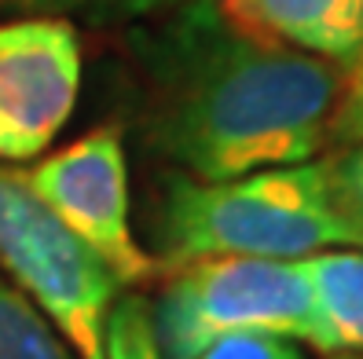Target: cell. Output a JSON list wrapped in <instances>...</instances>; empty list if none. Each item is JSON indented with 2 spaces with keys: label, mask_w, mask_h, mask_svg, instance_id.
Listing matches in <instances>:
<instances>
[{
  "label": "cell",
  "mask_w": 363,
  "mask_h": 359,
  "mask_svg": "<svg viewBox=\"0 0 363 359\" xmlns=\"http://www.w3.org/2000/svg\"><path fill=\"white\" fill-rule=\"evenodd\" d=\"M0 359H77L40 308L0 275Z\"/></svg>",
  "instance_id": "cell-9"
},
{
  "label": "cell",
  "mask_w": 363,
  "mask_h": 359,
  "mask_svg": "<svg viewBox=\"0 0 363 359\" xmlns=\"http://www.w3.org/2000/svg\"><path fill=\"white\" fill-rule=\"evenodd\" d=\"M323 326V352H363V249L301 257Z\"/></svg>",
  "instance_id": "cell-8"
},
{
  "label": "cell",
  "mask_w": 363,
  "mask_h": 359,
  "mask_svg": "<svg viewBox=\"0 0 363 359\" xmlns=\"http://www.w3.org/2000/svg\"><path fill=\"white\" fill-rule=\"evenodd\" d=\"M106 359H162L151 301L140 293H121L106 315Z\"/></svg>",
  "instance_id": "cell-10"
},
{
  "label": "cell",
  "mask_w": 363,
  "mask_h": 359,
  "mask_svg": "<svg viewBox=\"0 0 363 359\" xmlns=\"http://www.w3.org/2000/svg\"><path fill=\"white\" fill-rule=\"evenodd\" d=\"M151 315L162 359H195L231 334H275L323 348V326L301 261H187L165 283Z\"/></svg>",
  "instance_id": "cell-3"
},
{
  "label": "cell",
  "mask_w": 363,
  "mask_h": 359,
  "mask_svg": "<svg viewBox=\"0 0 363 359\" xmlns=\"http://www.w3.org/2000/svg\"><path fill=\"white\" fill-rule=\"evenodd\" d=\"M158 239L177 264L206 257L301 261L323 249H363V217L341 195L334 165L301 161L220 183L173 180Z\"/></svg>",
  "instance_id": "cell-2"
},
{
  "label": "cell",
  "mask_w": 363,
  "mask_h": 359,
  "mask_svg": "<svg viewBox=\"0 0 363 359\" xmlns=\"http://www.w3.org/2000/svg\"><path fill=\"white\" fill-rule=\"evenodd\" d=\"M77 4H96V8L111 11V15H155V11H165V8L180 4V0H77Z\"/></svg>",
  "instance_id": "cell-14"
},
{
  "label": "cell",
  "mask_w": 363,
  "mask_h": 359,
  "mask_svg": "<svg viewBox=\"0 0 363 359\" xmlns=\"http://www.w3.org/2000/svg\"><path fill=\"white\" fill-rule=\"evenodd\" d=\"M81 92V40L62 18L0 26V161H33L70 121Z\"/></svg>",
  "instance_id": "cell-6"
},
{
  "label": "cell",
  "mask_w": 363,
  "mask_h": 359,
  "mask_svg": "<svg viewBox=\"0 0 363 359\" xmlns=\"http://www.w3.org/2000/svg\"><path fill=\"white\" fill-rule=\"evenodd\" d=\"M334 176H337V187L345 195V202L363 217V143H356L352 154L341 165H334Z\"/></svg>",
  "instance_id": "cell-13"
},
{
  "label": "cell",
  "mask_w": 363,
  "mask_h": 359,
  "mask_svg": "<svg viewBox=\"0 0 363 359\" xmlns=\"http://www.w3.org/2000/svg\"><path fill=\"white\" fill-rule=\"evenodd\" d=\"M195 359H305L290 337L275 334H231L202 348Z\"/></svg>",
  "instance_id": "cell-12"
},
{
  "label": "cell",
  "mask_w": 363,
  "mask_h": 359,
  "mask_svg": "<svg viewBox=\"0 0 363 359\" xmlns=\"http://www.w3.org/2000/svg\"><path fill=\"white\" fill-rule=\"evenodd\" d=\"M26 183L114 271L121 286H136L155 275V257L133 235L129 165L114 129H96L37 161L26 173Z\"/></svg>",
  "instance_id": "cell-5"
},
{
  "label": "cell",
  "mask_w": 363,
  "mask_h": 359,
  "mask_svg": "<svg viewBox=\"0 0 363 359\" xmlns=\"http://www.w3.org/2000/svg\"><path fill=\"white\" fill-rule=\"evenodd\" d=\"M147 143L191 180L301 165L330 139L345 67L235 33L195 4L155 45Z\"/></svg>",
  "instance_id": "cell-1"
},
{
  "label": "cell",
  "mask_w": 363,
  "mask_h": 359,
  "mask_svg": "<svg viewBox=\"0 0 363 359\" xmlns=\"http://www.w3.org/2000/svg\"><path fill=\"white\" fill-rule=\"evenodd\" d=\"M224 23L261 45L345 62L363 45V0H213Z\"/></svg>",
  "instance_id": "cell-7"
},
{
  "label": "cell",
  "mask_w": 363,
  "mask_h": 359,
  "mask_svg": "<svg viewBox=\"0 0 363 359\" xmlns=\"http://www.w3.org/2000/svg\"><path fill=\"white\" fill-rule=\"evenodd\" d=\"M330 139L345 147L363 143V45L345 62V81H341V96L330 118Z\"/></svg>",
  "instance_id": "cell-11"
},
{
  "label": "cell",
  "mask_w": 363,
  "mask_h": 359,
  "mask_svg": "<svg viewBox=\"0 0 363 359\" xmlns=\"http://www.w3.org/2000/svg\"><path fill=\"white\" fill-rule=\"evenodd\" d=\"M0 268L77 359H106V315L121 283L8 161H0Z\"/></svg>",
  "instance_id": "cell-4"
}]
</instances>
